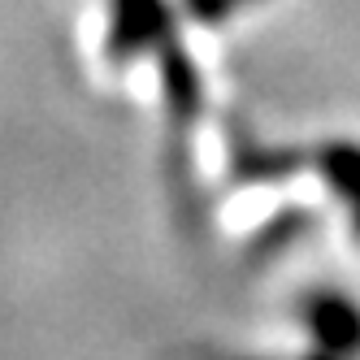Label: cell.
Here are the masks:
<instances>
[{"label": "cell", "instance_id": "6da1fadb", "mask_svg": "<svg viewBox=\"0 0 360 360\" xmlns=\"http://www.w3.org/2000/svg\"><path fill=\"white\" fill-rule=\"evenodd\" d=\"M308 326H313L317 343L334 356V360H356L360 356V308L334 291H321L308 300Z\"/></svg>", "mask_w": 360, "mask_h": 360}, {"label": "cell", "instance_id": "7a4b0ae2", "mask_svg": "<svg viewBox=\"0 0 360 360\" xmlns=\"http://www.w3.org/2000/svg\"><path fill=\"white\" fill-rule=\"evenodd\" d=\"M165 31V9H161V0H113V57H131L139 53L143 44L152 39H161Z\"/></svg>", "mask_w": 360, "mask_h": 360}, {"label": "cell", "instance_id": "3957f363", "mask_svg": "<svg viewBox=\"0 0 360 360\" xmlns=\"http://www.w3.org/2000/svg\"><path fill=\"white\" fill-rule=\"evenodd\" d=\"M321 169L334 187H339V195L352 204V221H356V235H360V148L352 143H330L321 148Z\"/></svg>", "mask_w": 360, "mask_h": 360}]
</instances>
